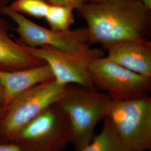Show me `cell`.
<instances>
[{"label": "cell", "mask_w": 151, "mask_h": 151, "mask_svg": "<svg viewBox=\"0 0 151 151\" xmlns=\"http://www.w3.org/2000/svg\"><path fill=\"white\" fill-rule=\"evenodd\" d=\"M75 10L87 24L90 45L104 47L150 37L151 9L142 0H111L100 4L83 0Z\"/></svg>", "instance_id": "6da1fadb"}, {"label": "cell", "mask_w": 151, "mask_h": 151, "mask_svg": "<svg viewBox=\"0 0 151 151\" xmlns=\"http://www.w3.org/2000/svg\"><path fill=\"white\" fill-rule=\"evenodd\" d=\"M113 100L107 93L75 84L66 85L55 103L70 125L71 144L76 151L81 150L95 137L94 130L107 117Z\"/></svg>", "instance_id": "7a4b0ae2"}, {"label": "cell", "mask_w": 151, "mask_h": 151, "mask_svg": "<svg viewBox=\"0 0 151 151\" xmlns=\"http://www.w3.org/2000/svg\"><path fill=\"white\" fill-rule=\"evenodd\" d=\"M107 118L122 143L132 151L151 150V98L112 101Z\"/></svg>", "instance_id": "3957f363"}, {"label": "cell", "mask_w": 151, "mask_h": 151, "mask_svg": "<svg viewBox=\"0 0 151 151\" xmlns=\"http://www.w3.org/2000/svg\"><path fill=\"white\" fill-rule=\"evenodd\" d=\"M71 140L68 121L54 104L22 128L11 142L22 151H61Z\"/></svg>", "instance_id": "277c9868"}, {"label": "cell", "mask_w": 151, "mask_h": 151, "mask_svg": "<svg viewBox=\"0 0 151 151\" xmlns=\"http://www.w3.org/2000/svg\"><path fill=\"white\" fill-rule=\"evenodd\" d=\"M65 86L54 78L32 87L16 97L5 108L1 123V133L6 140L11 142L22 128L57 103Z\"/></svg>", "instance_id": "5b68a950"}, {"label": "cell", "mask_w": 151, "mask_h": 151, "mask_svg": "<svg viewBox=\"0 0 151 151\" xmlns=\"http://www.w3.org/2000/svg\"><path fill=\"white\" fill-rule=\"evenodd\" d=\"M22 44L30 54L48 65L55 80L60 83L95 89L90 75V67L95 59L104 56L102 50L87 45L78 50L68 52L48 47L32 48Z\"/></svg>", "instance_id": "8992f818"}, {"label": "cell", "mask_w": 151, "mask_h": 151, "mask_svg": "<svg viewBox=\"0 0 151 151\" xmlns=\"http://www.w3.org/2000/svg\"><path fill=\"white\" fill-rule=\"evenodd\" d=\"M94 88L107 93L113 101L145 97L151 90V77L129 70L105 55L94 60L90 67Z\"/></svg>", "instance_id": "52a82bcc"}, {"label": "cell", "mask_w": 151, "mask_h": 151, "mask_svg": "<svg viewBox=\"0 0 151 151\" xmlns=\"http://www.w3.org/2000/svg\"><path fill=\"white\" fill-rule=\"evenodd\" d=\"M0 12L15 22L20 43L25 46L32 48L48 47L73 52L91 45L87 27L57 31L39 25L22 14L13 11L8 6L1 8Z\"/></svg>", "instance_id": "ba28073f"}, {"label": "cell", "mask_w": 151, "mask_h": 151, "mask_svg": "<svg viewBox=\"0 0 151 151\" xmlns=\"http://www.w3.org/2000/svg\"><path fill=\"white\" fill-rule=\"evenodd\" d=\"M115 63L142 75L151 77V42L145 39H130L102 47Z\"/></svg>", "instance_id": "9c48e42d"}, {"label": "cell", "mask_w": 151, "mask_h": 151, "mask_svg": "<svg viewBox=\"0 0 151 151\" xmlns=\"http://www.w3.org/2000/svg\"><path fill=\"white\" fill-rule=\"evenodd\" d=\"M54 78L46 63L19 70L0 69V85L4 92V108L8 106L18 96L33 86Z\"/></svg>", "instance_id": "30bf717a"}, {"label": "cell", "mask_w": 151, "mask_h": 151, "mask_svg": "<svg viewBox=\"0 0 151 151\" xmlns=\"http://www.w3.org/2000/svg\"><path fill=\"white\" fill-rule=\"evenodd\" d=\"M45 63L30 54L20 43L15 42L0 27V69L23 70Z\"/></svg>", "instance_id": "8fae6325"}, {"label": "cell", "mask_w": 151, "mask_h": 151, "mask_svg": "<svg viewBox=\"0 0 151 151\" xmlns=\"http://www.w3.org/2000/svg\"><path fill=\"white\" fill-rule=\"evenodd\" d=\"M101 132L80 151H132L122 143L116 134L110 122L104 119Z\"/></svg>", "instance_id": "7c38bea8"}, {"label": "cell", "mask_w": 151, "mask_h": 151, "mask_svg": "<svg viewBox=\"0 0 151 151\" xmlns=\"http://www.w3.org/2000/svg\"><path fill=\"white\" fill-rule=\"evenodd\" d=\"M77 5L75 4H49L45 19L50 28L57 31H65L70 29L75 22L73 11Z\"/></svg>", "instance_id": "4fadbf2b"}, {"label": "cell", "mask_w": 151, "mask_h": 151, "mask_svg": "<svg viewBox=\"0 0 151 151\" xmlns=\"http://www.w3.org/2000/svg\"><path fill=\"white\" fill-rule=\"evenodd\" d=\"M48 6L47 0H15L9 6L13 11L35 18H44Z\"/></svg>", "instance_id": "5bb4252c"}, {"label": "cell", "mask_w": 151, "mask_h": 151, "mask_svg": "<svg viewBox=\"0 0 151 151\" xmlns=\"http://www.w3.org/2000/svg\"><path fill=\"white\" fill-rule=\"evenodd\" d=\"M0 151H22L12 142L0 143Z\"/></svg>", "instance_id": "9a60e30c"}, {"label": "cell", "mask_w": 151, "mask_h": 151, "mask_svg": "<svg viewBox=\"0 0 151 151\" xmlns=\"http://www.w3.org/2000/svg\"><path fill=\"white\" fill-rule=\"evenodd\" d=\"M83 0H47V2L50 5L54 4H75L78 5Z\"/></svg>", "instance_id": "2e32d148"}, {"label": "cell", "mask_w": 151, "mask_h": 151, "mask_svg": "<svg viewBox=\"0 0 151 151\" xmlns=\"http://www.w3.org/2000/svg\"><path fill=\"white\" fill-rule=\"evenodd\" d=\"M5 108L0 107V143L7 142L1 133V123L4 118V115L5 113Z\"/></svg>", "instance_id": "e0dca14e"}, {"label": "cell", "mask_w": 151, "mask_h": 151, "mask_svg": "<svg viewBox=\"0 0 151 151\" xmlns=\"http://www.w3.org/2000/svg\"><path fill=\"white\" fill-rule=\"evenodd\" d=\"M0 107L4 108V92L0 85Z\"/></svg>", "instance_id": "ac0fdd59"}, {"label": "cell", "mask_w": 151, "mask_h": 151, "mask_svg": "<svg viewBox=\"0 0 151 151\" xmlns=\"http://www.w3.org/2000/svg\"><path fill=\"white\" fill-rule=\"evenodd\" d=\"M85 1L88 2L92 3V4H100V3L105 2L111 0H85Z\"/></svg>", "instance_id": "d6986e66"}, {"label": "cell", "mask_w": 151, "mask_h": 151, "mask_svg": "<svg viewBox=\"0 0 151 151\" xmlns=\"http://www.w3.org/2000/svg\"><path fill=\"white\" fill-rule=\"evenodd\" d=\"M10 0H0V9L2 7L7 6V3L9 2Z\"/></svg>", "instance_id": "ffe728a7"}]
</instances>
